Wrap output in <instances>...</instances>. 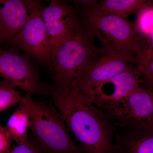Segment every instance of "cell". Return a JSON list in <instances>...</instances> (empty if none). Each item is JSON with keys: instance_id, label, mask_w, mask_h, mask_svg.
<instances>
[{"instance_id": "1", "label": "cell", "mask_w": 153, "mask_h": 153, "mask_svg": "<svg viewBox=\"0 0 153 153\" xmlns=\"http://www.w3.org/2000/svg\"><path fill=\"white\" fill-rule=\"evenodd\" d=\"M48 91L69 133L85 153H113L115 127L101 109L74 87L48 85Z\"/></svg>"}, {"instance_id": "2", "label": "cell", "mask_w": 153, "mask_h": 153, "mask_svg": "<svg viewBox=\"0 0 153 153\" xmlns=\"http://www.w3.org/2000/svg\"><path fill=\"white\" fill-rule=\"evenodd\" d=\"M21 102L30 114L29 128L44 153H85L72 139L63 117L54 104L35 101L32 97Z\"/></svg>"}, {"instance_id": "3", "label": "cell", "mask_w": 153, "mask_h": 153, "mask_svg": "<svg viewBox=\"0 0 153 153\" xmlns=\"http://www.w3.org/2000/svg\"><path fill=\"white\" fill-rule=\"evenodd\" d=\"M92 30L82 20L79 28L60 45L49 66L55 86L74 87L97 47Z\"/></svg>"}, {"instance_id": "4", "label": "cell", "mask_w": 153, "mask_h": 153, "mask_svg": "<svg viewBox=\"0 0 153 153\" xmlns=\"http://www.w3.org/2000/svg\"><path fill=\"white\" fill-rule=\"evenodd\" d=\"M79 13L82 21L92 30L102 47L137 60L143 51L151 45L139 35L134 24L126 19L81 7Z\"/></svg>"}, {"instance_id": "5", "label": "cell", "mask_w": 153, "mask_h": 153, "mask_svg": "<svg viewBox=\"0 0 153 153\" xmlns=\"http://www.w3.org/2000/svg\"><path fill=\"white\" fill-rule=\"evenodd\" d=\"M136 58L108 47H97L82 69L74 87L89 98L102 83L135 65Z\"/></svg>"}, {"instance_id": "6", "label": "cell", "mask_w": 153, "mask_h": 153, "mask_svg": "<svg viewBox=\"0 0 153 153\" xmlns=\"http://www.w3.org/2000/svg\"><path fill=\"white\" fill-rule=\"evenodd\" d=\"M153 88L141 84L104 113L115 127L153 131Z\"/></svg>"}, {"instance_id": "7", "label": "cell", "mask_w": 153, "mask_h": 153, "mask_svg": "<svg viewBox=\"0 0 153 153\" xmlns=\"http://www.w3.org/2000/svg\"><path fill=\"white\" fill-rule=\"evenodd\" d=\"M28 17L20 33L10 43L26 55L42 63L49 64L52 57L51 47L43 17V7L37 1H26Z\"/></svg>"}, {"instance_id": "8", "label": "cell", "mask_w": 153, "mask_h": 153, "mask_svg": "<svg viewBox=\"0 0 153 153\" xmlns=\"http://www.w3.org/2000/svg\"><path fill=\"white\" fill-rule=\"evenodd\" d=\"M0 76L25 91L27 95L48 94V86L41 82L38 68L31 57L13 49H0Z\"/></svg>"}, {"instance_id": "9", "label": "cell", "mask_w": 153, "mask_h": 153, "mask_svg": "<svg viewBox=\"0 0 153 153\" xmlns=\"http://www.w3.org/2000/svg\"><path fill=\"white\" fill-rule=\"evenodd\" d=\"M143 82L135 65L102 83L88 100L103 112H106L123 101Z\"/></svg>"}, {"instance_id": "10", "label": "cell", "mask_w": 153, "mask_h": 153, "mask_svg": "<svg viewBox=\"0 0 153 153\" xmlns=\"http://www.w3.org/2000/svg\"><path fill=\"white\" fill-rule=\"evenodd\" d=\"M42 17L51 47L52 59L60 45L79 28L81 22L71 6L57 0L51 1L49 6L43 9Z\"/></svg>"}, {"instance_id": "11", "label": "cell", "mask_w": 153, "mask_h": 153, "mask_svg": "<svg viewBox=\"0 0 153 153\" xmlns=\"http://www.w3.org/2000/svg\"><path fill=\"white\" fill-rule=\"evenodd\" d=\"M28 13L26 1L0 0V42H10L20 33Z\"/></svg>"}, {"instance_id": "12", "label": "cell", "mask_w": 153, "mask_h": 153, "mask_svg": "<svg viewBox=\"0 0 153 153\" xmlns=\"http://www.w3.org/2000/svg\"><path fill=\"white\" fill-rule=\"evenodd\" d=\"M113 153H153V131L124 129L116 134Z\"/></svg>"}, {"instance_id": "13", "label": "cell", "mask_w": 153, "mask_h": 153, "mask_svg": "<svg viewBox=\"0 0 153 153\" xmlns=\"http://www.w3.org/2000/svg\"><path fill=\"white\" fill-rule=\"evenodd\" d=\"M146 0H103L99 1L94 10L126 19L151 2Z\"/></svg>"}, {"instance_id": "14", "label": "cell", "mask_w": 153, "mask_h": 153, "mask_svg": "<svg viewBox=\"0 0 153 153\" xmlns=\"http://www.w3.org/2000/svg\"><path fill=\"white\" fill-rule=\"evenodd\" d=\"M30 120L29 111L21 101L5 126L12 140L17 144L25 143L27 139Z\"/></svg>"}, {"instance_id": "15", "label": "cell", "mask_w": 153, "mask_h": 153, "mask_svg": "<svg viewBox=\"0 0 153 153\" xmlns=\"http://www.w3.org/2000/svg\"><path fill=\"white\" fill-rule=\"evenodd\" d=\"M134 24L139 35L150 45H153V6L149 4L138 10Z\"/></svg>"}, {"instance_id": "16", "label": "cell", "mask_w": 153, "mask_h": 153, "mask_svg": "<svg viewBox=\"0 0 153 153\" xmlns=\"http://www.w3.org/2000/svg\"><path fill=\"white\" fill-rule=\"evenodd\" d=\"M136 67L140 71L143 85L153 88V46L149 45L137 58Z\"/></svg>"}, {"instance_id": "17", "label": "cell", "mask_w": 153, "mask_h": 153, "mask_svg": "<svg viewBox=\"0 0 153 153\" xmlns=\"http://www.w3.org/2000/svg\"><path fill=\"white\" fill-rule=\"evenodd\" d=\"M16 86L7 80H0V113L20 103L22 97Z\"/></svg>"}, {"instance_id": "18", "label": "cell", "mask_w": 153, "mask_h": 153, "mask_svg": "<svg viewBox=\"0 0 153 153\" xmlns=\"http://www.w3.org/2000/svg\"><path fill=\"white\" fill-rule=\"evenodd\" d=\"M9 153H44L37 140L28 137L26 141L17 144Z\"/></svg>"}, {"instance_id": "19", "label": "cell", "mask_w": 153, "mask_h": 153, "mask_svg": "<svg viewBox=\"0 0 153 153\" xmlns=\"http://www.w3.org/2000/svg\"><path fill=\"white\" fill-rule=\"evenodd\" d=\"M12 138L5 126L0 123V153H9L11 150Z\"/></svg>"}, {"instance_id": "20", "label": "cell", "mask_w": 153, "mask_h": 153, "mask_svg": "<svg viewBox=\"0 0 153 153\" xmlns=\"http://www.w3.org/2000/svg\"><path fill=\"white\" fill-rule=\"evenodd\" d=\"M99 1L96 0H76L72 2L81 7L87 9H95Z\"/></svg>"}]
</instances>
